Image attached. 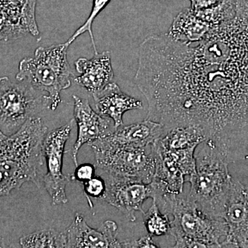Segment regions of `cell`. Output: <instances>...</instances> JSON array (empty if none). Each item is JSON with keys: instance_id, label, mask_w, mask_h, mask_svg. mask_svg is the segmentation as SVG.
<instances>
[{"instance_id": "1", "label": "cell", "mask_w": 248, "mask_h": 248, "mask_svg": "<svg viewBox=\"0 0 248 248\" xmlns=\"http://www.w3.org/2000/svg\"><path fill=\"white\" fill-rule=\"evenodd\" d=\"M197 45L167 33L139 47L135 84L146 97L147 120L166 131L195 125L226 155L248 140V2Z\"/></svg>"}, {"instance_id": "2", "label": "cell", "mask_w": 248, "mask_h": 248, "mask_svg": "<svg viewBox=\"0 0 248 248\" xmlns=\"http://www.w3.org/2000/svg\"><path fill=\"white\" fill-rule=\"evenodd\" d=\"M47 132L48 128L37 117L29 119L13 135L0 131V197L27 182L40 187L38 170L44 163Z\"/></svg>"}, {"instance_id": "3", "label": "cell", "mask_w": 248, "mask_h": 248, "mask_svg": "<svg viewBox=\"0 0 248 248\" xmlns=\"http://www.w3.org/2000/svg\"><path fill=\"white\" fill-rule=\"evenodd\" d=\"M164 193L154 200L162 213L173 217L169 234L175 240L174 248H221L228 234L223 218L202 211L190 199Z\"/></svg>"}, {"instance_id": "4", "label": "cell", "mask_w": 248, "mask_h": 248, "mask_svg": "<svg viewBox=\"0 0 248 248\" xmlns=\"http://www.w3.org/2000/svg\"><path fill=\"white\" fill-rule=\"evenodd\" d=\"M202 144L195 152L196 173L185 179L191 184L187 197L207 215L223 218L232 179L229 163L216 147L205 141Z\"/></svg>"}, {"instance_id": "5", "label": "cell", "mask_w": 248, "mask_h": 248, "mask_svg": "<svg viewBox=\"0 0 248 248\" xmlns=\"http://www.w3.org/2000/svg\"><path fill=\"white\" fill-rule=\"evenodd\" d=\"M67 42L49 47H39L34 57L19 62L16 79L26 81L35 89L46 93L50 99V109L55 110L62 102L63 90L71 86L73 77L67 58L69 47Z\"/></svg>"}, {"instance_id": "6", "label": "cell", "mask_w": 248, "mask_h": 248, "mask_svg": "<svg viewBox=\"0 0 248 248\" xmlns=\"http://www.w3.org/2000/svg\"><path fill=\"white\" fill-rule=\"evenodd\" d=\"M96 168L104 172L133 178L149 184L153 180L155 161L152 145L146 147L114 144L104 138L93 142Z\"/></svg>"}, {"instance_id": "7", "label": "cell", "mask_w": 248, "mask_h": 248, "mask_svg": "<svg viewBox=\"0 0 248 248\" xmlns=\"http://www.w3.org/2000/svg\"><path fill=\"white\" fill-rule=\"evenodd\" d=\"M17 81L0 78V131L6 135L16 133L29 119L50 108L46 94L27 81Z\"/></svg>"}, {"instance_id": "8", "label": "cell", "mask_w": 248, "mask_h": 248, "mask_svg": "<svg viewBox=\"0 0 248 248\" xmlns=\"http://www.w3.org/2000/svg\"><path fill=\"white\" fill-rule=\"evenodd\" d=\"M102 177L105 179L107 188L101 200L118 209L132 222L136 220L137 212L144 213L142 206L147 199L154 200L165 192L154 182L146 184L133 178L106 172L103 173Z\"/></svg>"}, {"instance_id": "9", "label": "cell", "mask_w": 248, "mask_h": 248, "mask_svg": "<svg viewBox=\"0 0 248 248\" xmlns=\"http://www.w3.org/2000/svg\"><path fill=\"white\" fill-rule=\"evenodd\" d=\"M75 120L47 133L43 143L44 156L46 161L47 172L43 177L44 186L53 205L68 203L66 187L73 180V174L64 175L62 172L66 143L70 138Z\"/></svg>"}, {"instance_id": "10", "label": "cell", "mask_w": 248, "mask_h": 248, "mask_svg": "<svg viewBox=\"0 0 248 248\" xmlns=\"http://www.w3.org/2000/svg\"><path fill=\"white\" fill-rule=\"evenodd\" d=\"M228 234L221 248H248V188L232 177L225 206Z\"/></svg>"}, {"instance_id": "11", "label": "cell", "mask_w": 248, "mask_h": 248, "mask_svg": "<svg viewBox=\"0 0 248 248\" xmlns=\"http://www.w3.org/2000/svg\"><path fill=\"white\" fill-rule=\"evenodd\" d=\"M74 99V120L78 125V138L72 150V156L76 167L78 166V155L85 143L91 144L108 136L114 130L111 129V119L94 112L87 99L77 95Z\"/></svg>"}, {"instance_id": "12", "label": "cell", "mask_w": 248, "mask_h": 248, "mask_svg": "<svg viewBox=\"0 0 248 248\" xmlns=\"http://www.w3.org/2000/svg\"><path fill=\"white\" fill-rule=\"evenodd\" d=\"M118 226L113 221H107L99 229L91 228L84 217L77 213L66 231V248H124L123 241L117 239Z\"/></svg>"}, {"instance_id": "13", "label": "cell", "mask_w": 248, "mask_h": 248, "mask_svg": "<svg viewBox=\"0 0 248 248\" xmlns=\"http://www.w3.org/2000/svg\"><path fill=\"white\" fill-rule=\"evenodd\" d=\"M80 76L74 78L77 84L92 93L99 92L112 82L115 74L111 63L110 53H94L91 60L79 58L75 63Z\"/></svg>"}, {"instance_id": "14", "label": "cell", "mask_w": 248, "mask_h": 248, "mask_svg": "<svg viewBox=\"0 0 248 248\" xmlns=\"http://www.w3.org/2000/svg\"><path fill=\"white\" fill-rule=\"evenodd\" d=\"M92 94L98 113L113 121L115 129L124 125L123 115L125 112L143 108L141 101L124 93L115 82Z\"/></svg>"}, {"instance_id": "15", "label": "cell", "mask_w": 248, "mask_h": 248, "mask_svg": "<svg viewBox=\"0 0 248 248\" xmlns=\"http://www.w3.org/2000/svg\"><path fill=\"white\" fill-rule=\"evenodd\" d=\"M166 133L162 124L146 119L140 123L122 125L104 139L114 144L146 147L151 146Z\"/></svg>"}, {"instance_id": "16", "label": "cell", "mask_w": 248, "mask_h": 248, "mask_svg": "<svg viewBox=\"0 0 248 248\" xmlns=\"http://www.w3.org/2000/svg\"><path fill=\"white\" fill-rule=\"evenodd\" d=\"M155 161L153 180L162 186L167 193L181 195L185 183V176L177 163L163 146L160 138L152 144Z\"/></svg>"}, {"instance_id": "17", "label": "cell", "mask_w": 248, "mask_h": 248, "mask_svg": "<svg viewBox=\"0 0 248 248\" xmlns=\"http://www.w3.org/2000/svg\"><path fill=\"white\" fill-rule=\"evenodd\" d=\"M213 27L196 16L191 8L181 11L174 17L168 35L173 40L193 45L203 40Z\"/></svg>"}, {"instance_id": "18", "label": "cell", "mask_w": 248, "mask_h": 248, "mask_svg": "<svg viewBox=\"0 0 248 248\" xmlns=\"http://www.w3.org/2000/svg\"><path fill=\"white\" fill-rule=\"evenodd\" d=\"M205 140L203 130L195 125L174 127L160 138L161 144L169 151L197 148Z\"/></svg>"}, {"instance_id": "19", "label": "cell", "mask_w": 248, "mask_h": 248, "mask_svg": "<svg viewBox=\"0 0 248 248\" xmlns=\"http://www.w3.org/2000/svg\"><path fill=\"white\" fill-rule=\"evenodd\" d=\"M66 232L55 229L41 230L19 239L22 248H66Z\"/></svg>"}, {"instance_id": "20", "label": "cell", "mask_w": 248, "mask_h": 248, "mask_svg": "<svg viewBox=\"0 0 248 248\" xmlns=\"http://www.w3.org/2000/svg\"><path fill=\"white\" fill-rule=\"evenodd\" d=\"M143 215V223L148 234L153 237L169 234L171 221L169 215L162 213L156 202L153 201L151 208Z\"/></svg>"}, {"instance_id": "21", "label": "cell", "mask_w": 248, "mask_h": 248, "mask_svg": "<svg viewBox=\"0 0 248 248\" xmlns=\"http://www.w3.org/2000/svg\"><path fill=\"white\" fill-rule=\"evenodd\" d=\"M110 1V0H93L92 10H91V14H90L89 18L86 19L84 24L75 32V33L72 35L71 38L68 39V40L66 42L67 43L71 45L79 36L82 35L84 32H88L89 33L90 37H91L94 53H97V47H96L94 35H93V24L95 18L97 17L98 15L100 14L103 10L105 9L106 6L108 4Z\"/></svg>"}, {"instance_id": "22", "label": "cell", "mask_w": 248, "mask_h": 248, "mask_svg": "<svg viewBox=\"0 0 248 248\" xmlns=\"http://www.w3.org/2000/svg\"><path fill=\"white\" fill-rule=\"evenodd\" d=\"M197 149L195 147L186 148V149L169 151L170 155L177 163L179 169L182 170L184 176L193 175L196 173V159L195 152Z\"/></svg>"}, {"instance_id": "23", "label": "cell", "mask_w": 248, "mask_h": 248, "mask_svg": "<svg viewBox=\"0 0 248 248\" xmlns=\"http://www.w3.org/2000/svg\"><path fill=\"white\" fill-rule=\"evenodd\" d=\"M82 185L85 195L87 197L91 208H93L91 198L102 199L107 188L105 179L102 176H94Z\"/></svg>"}, {"instance_id": "24", "label": "cell", "mask_w": 248, "mask_h": 248, "mask_svg": "<svg viewBox=\"0 0 248 248\" xmlns=\"http://www.w3.org/2000/svg\"><path fill=\"white\" fill-rule=\"evenodd\" d=\"M95 166L91 164H83L76 167L73 175V180L78 181L81 184L88 182L95 176Z\"/></svg>"}, {"instance_id": "25", "label": "cell", "mask_w": 248, "mask_h": 248, "mask_svg": "<svg viewBox=\"0 0 248 248\" xmlns=\"http://www.w3.org/2000/svg\"><path fill=\"white\" fill-rule=\"evenodd\" d=\"M124 248H157L153 241V236L148 234L138 240L123 241Z\"/></svg>"}, {"instance_id": "26", "label": "cell", "mask_w": 248, "mask_h": 248, "mask_svg": "<svg viewBox=\"0 0 248 248\" xmlns=\"http://www.w3.org/2000/svg\"><path fill=\"white\" fill-rule=\"evenodd\" d=\"M244 159H248V154L247 155H246V156H245Z\"/></svg>"}]
</instances>
